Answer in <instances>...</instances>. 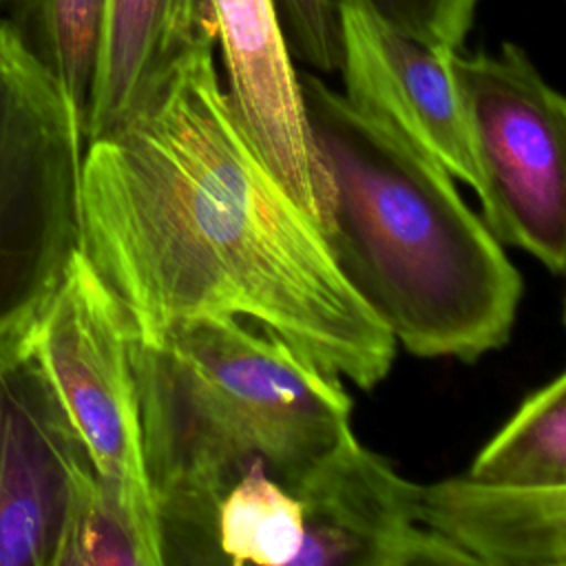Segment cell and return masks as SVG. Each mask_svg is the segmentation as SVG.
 <instances>
[{"label": "cell", "instance_id": "cell-1", "mask_svg": "<svg viewBox=\"0 0 566 566\" xmlns=\"http://www.w3.org/2000/svg\"><path fill=\"white\" fill-rule=\"evenodd\" d=\"M214 42L190 46L122 124L84 144L80 250L142 345L206 316L250 318L371 389L396 340L254 148Z\"/></svg>", "mask_w": 566, "mask_h": 566}, {"label": "cell", "instance_id": "cell-2", "mask_svg": "<svg viewBox=\"0 0 566 566\" xmlns=\"http://www.w3.org/2000/svg\"><path fill=\"white\" fill-rule=\"evenodd\" d=\"M298 84L318 226L352 290L413 356L471 363L500 349L522 276L455 179L321 77L298 73Z\"/></svg>", "mask_w": 566, "mask_h": 566}, {"label": "cell", "instance_id": "cell-3", "mask_svg": "<svg viewBox=\"0 0 566 566\" xmlns=\"http://www.w3.org/2000/svg\"><path fill=\"white\" fill-rule=\"evenodd\" d=\"M144 458L159 502L166 551L223 562L217 511L252 464L283 484L352 429V398L285 338L237 316H206L157 345L133 336Z\"/></svg>", "mask_w": 566, "mask_h": 566}, {"label": "cell", "instance_id": "cell-4", "mask_svg": "<svg viewBox=\"0 0 566 566\" xmlns=\"http://www.w3.org/2000/svg\"><path fill=\"white\" fill-rule=\"evenodd\" d=\"M82 150L60 84L0 18V336L33 325L80 250Z\"/></svg>", "mask_w": 566, "mask_h": 566}, {"label": "cell", "instance_id": "cell-5", "mask_svg": "<svg viewBox=\"0 0 566 566\" xmlns=\"http://www.w3.org/2000/svg\"><path fill=\"white\" fill-rule=\"evenodd\" d=\"M91 467L135 520L166 542L142 438L133 329L82 250H77L24 336Z\"/></svg>", "mask_w": 566, "mask_h": 566}, {"label": "cell", "instance_id": "cell-6", "mask_svg": "<svg viewBox=\"0 0 566 566\" xmlns=\"http://www.w3.org/2000/svg\"><path fill=\"white\" fill-rule=\"evenodd\" d=\"M491 232L566 276V95L506 42L451 53Z\"/></svg>", "mask_w": 566, "mask_h": 566}, {"label": "cell", "instance_id": "cell-7", "mask_svg": "<svg viewBox=\"0 0 566 566\" xmlns=\"http://www.w3.org/2000/svg\"><path fill=\"white\" fill-rule=\"evenodd\" d=\"M285 486L305 522L294 566H478L429 520L424 484L400 475L352 429Z\"/></svg>", "mask_w": 566, "mask_h": 566}, {"label": "cell", "instance_id": "cell-8", "mask_svg": "<svg viewBox=\"0 0 566 566\" xmlns=\"http://www.w3.org/2000/svg\"><path fill=\"white\" fill-rule=\"evenodd\" d=\"M27 332L0 336V566H53L75 484L93 469Z\"/></svg>", "mask_w": 566, "mask_h": 566}, {"label": "cell", "instance_id": "cell-9", "mask_svg": "<svg viewBox=\"0 0 566 566\" xmlns=\"http://www.w3.org/2000/svg\"><path fill=\"white\" fill-rule=\"evenodd\" d=\"M334 7L347 102L478 190L471 130L451 69L455 49L396 29L367 0H334Z\"/></svg>", "mask_w": 566, "mask_h": 566}, {"label": "cell", "instance_id": "cell-10", "mask_svg": "<svg viewBox=\"0 0 566 566\" xmlns=\"http://www.w3.org/2000/svg\"><path fill=\"white\" fill-rule=\"evenodd\" d=\"M208 4L241 126L276 179L318 223V166L276 0Z\"/></svg>", "mask_w": 566, "mask_h": 566}, {"label": "cell", "instance_id": "cell-11", "mask_svg": "<svg viewBox=\"0 0 566 566\" xmlns=\"http://www.w3.org/2000/svg\"><path fill=\"white\" fill-rule=\"evenodd\" d=\"M424 504L478 566H566V486L509 489L458 475L424 484Z\"/></svg>", "mask_w": 566, "mask_h": 566}, {"label": "cell", "instance_id": "cell-12", "mask_svg": "<svg viewBox=\"0 0 566 566\" xmlns=\"http://www.w3.org/2000/svg\"><path fill=\"white\" fill-rule=\"evenodd\" d=\"M210 35L208 0H108L84 144L122 124L170 66Z\"/></svg>", "mask_w": 566, "mask_h": 566}, {"label": "cell", "instance_id": "cell-13", "mask_svg": "<svg viewBox=\"0 0 566 566\" xmlns=\"http://www.w3.org/2000/svg\"><path fill=\"white\" fill-rule=\"evenodd\" d=\"M467 478L509 489L566 486V371L517 407L478 451Z\"/></svg>", "mask_w": 566, "mask_h": 566}, {"label": "cell", "instance_id": "cell-14", "mask_svg": "<svg viewBox=\"0 0 566 566\" xmlns=\"http://www.w3.org/2000/svg\"><path fill=\"white\" fill-rule=\"evenodd\" d=\"M305 539L298 497L263 462H252L223 493L217 546L234 566H294Z\"/></svg>", "mask_w": 566, "mask_h": 566}, {"label": "cell", "instance_id": "cell-15", "mask_svg": "<svg viewBox=\"0 0 566 566\" xmlns=\"http://www.w3.org/2000/svg\"><path fill=\"white\" fill-rule=\"evenodd\" d=\"M108 0H11L9 22L60 84L82 133L99 64Z\"/></svg>", "mask_w": 566, "mask_h": 566}, {"label": "cell", "instance_id": "cell-16", "mask_svg": "<svg viewBox=\"0 0 566 566\" xmlns=\"http://www.w3.org/2000/svg\"><path fill=\"white\" fill-rule=\"evenodd\" d=\"M334 2V0H332ZM371 9L396 29L438 44L458 49L473 24L478 0H367Z\"/></svg>", "mask_w": 566, "mask_h": 566}, {"label": "cell", "instance_id": "cell-17", "mask_svg": "<svg viewBox=\"0 0 566 566\" xmlns=\"http://www.w3.org/2000/svg\"><path fill=\"white\" fill-rule=\"evenodd\" d=\"M290 53L321 73L340 64L336 7L332 0H276Z\"/></svg>", "mask_w": 566, "mask_h": 566}, {"label": "cell", "instance_id": "cell-18", "mask_svg": "<svg viewBox=\"0 0 566 566\" xmlns=\"http://www.w3.org/2000/svg\"><path fill=\"white\" fill-rule=\"evenodd\" d=\"M564 321H566V310H564Z\"/></svg>", "mask_w": 566, "mask_h": 566}]
</instances>
